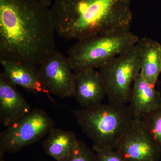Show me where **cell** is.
Here are the masks:
<instances>
[{"mask_svg": "<svg viewBox=\"0 0 161 161\" xmlns=\"http://www.w3.org/2000/svg\"><path fill=\"white\" fill-rule=\"evenodd\" d=\"M72 112L82 131L93 142V145L114 150L133 120L129 105L110 102Z\"/></svg>", "mask_w": 161, "mask_h": 161, "instance_id": "3", "label": "cell"}, {"mask_svg": "<svg viewBox=\"0 0 161 161\" xmlns=\"http://www.w3.org/2000/svg\"><path fill=\"white\" fill-rule=\"evenodd\" d=\"M115 150L127 161H158L161 157V150L142 120L131 122Z\"/></svg>", "mask_w": 161, "mask_h": 161, "instance_id": "8", "label": "cell"}, {"mask_svg": "<svg viewBox=\"0 0 161 161\" xmlns=\"http://www.w3.org/2000/svg\"><path fill=\"white\" fill-rule=\"evenodd\" d=\"M39 1L43 3L45 6L50 7L51 6L53 0H39Z\"/></svg>", "mask_w": 161, "mask_h": 161, "instance_id": "18", "label": "cell"}, {"mask_svg": "<svg viewBox=\"0 0 161 161\" xmlns=\"http://www.w3.org/2000/svg\"><path fill=\"white\" fill-rule=\"evenodd\" d=\"M41 82L49 94L60 98L75 97V75L68 57L55 50L38 66Z\"/></svg>", "mask_w": 161, "mask_h": 161, "instance_id": "7", "label": "cell"}, {"mask_svg": "<svg viewBox=\"0 0 161 161\" xmlns=\"http://www.w3.org/2000/svg\"><path fill=\"white\" fill-rule=\"evenodd\" d=\"M31 106L4 76L0 74V120L6 127L29 114Z\"/></svg>", "mask_w": 161, "mask_h": 161, "instance_id": "9", "label": "cell"}, {"mask_svg": "<svg viewBox=\"0 0 161 161\" xmlns=\"http://www.w3.org/2000/svg\"><path fill=\"white\" fill-rule=\"evenodd\" d=\"M98 161H127L117 150L109 148L100 147L93 145Z\"/></svg>", "mask_w": 161, "mask_h": 161, "instance_id": "17", "label": "cell"}, {"mask_svg": "<svg viewBox=\"0 0 161 161\" xmlns=\"http://www.w3.org/2000/svg\"><path fill=\"white\" fill-rule=\"evenodd\" d=\"M137 44L140 51L141 75L155 87L161 73V45L147 37L139 39Z\"/></svg>", "mask_w": 161, "mask_h": 161, "instance_id": "14", "label": "cell"}, {"mask_svg": "<svg viewBox=\"0 0 161 161\" xmlns=\"http://www.w3.org/2000/svg\"><path fill=\"white\" fill-rule=\"evenodd\" d=\"M140 51L136 44L99 68L110 102L128 104L133 82L140 73Z\"/></svg>", "mask_w": 161, "mask_h": 161, "instance_id": "5", "label": "cell"}, {"mask_svg": "<svg viewBox=\"0 0 161 161\" xmlns=\"http://www.w3.org/2000/svg\"><path fill=\"white\" fill-rule=\"evenodd\" d=\"M50 7L39 0H0V60L38 66L56 50Z\"/></svg>", "mask_w": 161, "mask_h": 161, "instance_id": "1", "label": "cell"}, {"mask_svg": "<svg viewBox=\"0 0 161 161\" xmlns=\"http://www.w3.org/2000/svg\"><path fill=\"white\" fill-rule=\"evenodd\" d=\"M75 98L82 108H90L102 103L106 92L98 71L94 68L75 71Z\"/></svg>", "mask_w": 161, "mask_h": 161, "instance_id": "10", "label": "cell"}, {"mask_svg": "<svg viewBox=\"0 0 161 161\" xmlns=\"http://www.w3.org/2000/svg\"><path fill=\"white\" fill-rule=\"evenodd\" d=\"M46 111L35 108L0 134V153H15L42 139L54 128Z\"/></svg>", "mask_w": 161, "mask_h": 161, "instance_id": "6", "label": "cell"}, {"mask_svg": "<svg viewBox=\"0 0 161 161\" xmlns=\"http://www.w3.org/2000/svg\"><path fill=\"white\" fill-rule=\"evenodd\" d=\"M132 0H53L50 7L57 34L77 40L130 30Z\"/></svg>", "mask_w": 161, "mask_h": 161, "instance_id": "2", "label": "cell"}, {"mask_svg": "<svg viewBox=\"0 0 161 161\" xmlns=\"http://www.w3.org/2000/svg\"><path fill=\"white\" fill-rule=\"evenodd\" d=\"M4 76L15 86H19L26 91L37 95L43 93L52 101L49 92L40 80L38 66L20 61L0 60Z\"/></svg>", "mask_w": 161, "mask_h": 161, "instance_id": "11", "label": "cell"}, {"mask_svg": "<svg viewBox=\"0 0 161 161\" xmlns=\"http://www.w3.org/2000/svg\"><path fill=\"white\" fill-rule=\"evenodd\" d=\"M47 136L42 143L44 152L57 161H70L79 141L75 132L54 127Z\"/></svg>", "mask_w": 161, "mask_h": 161, "instance_id": "13", "label": "cell"}, {"mask_svg": "<svg viewBox=\"0 0 161 161\" xmlns=\"http://www.w3.org/2000/svg\"><path fill=\"white\" fill-rule=\"evenodd\" d=\"M141 120L161 151V107L144 115Z\"/></svg>", "mask_w": 161, "mask_h": 161, "instance_id": "15", "label": "cell"}, {"mask_svg": "<svg viewBox=\"0 0 161 161\" xmlns=\"http://www.w3.org/2000/svg\"></svg>", "mask_w": 161, "mask_h": 161, "instance_id": "20", "label": "cell"}, {"mask_svg": "<svg viewBox=\"0 0 161 161\" xmlns=\"http://www.w3.org/2000/svg\"><path fill=\"white\" fill-rule=\"evenodd\" d=\"M3 155L4 154L3 153H0V161H5Z\"/></svg>", "mask_w": 161, "mask_h": 161, "instance_id": "19", "label": "cell"}, {"mask_svg": "<svg viewBox=\"0 0 161 161\" xmlns=\"http://www.w3.org/2000/svg\"><path fill=\"white\" fill-rule=\"evenodd\" d=\"M139 39L130 30L91 36L77 40L69 49L68 58L74 71L99 68L137 44Z\"/></svg>", "mask_w": 161, "mask_h": 161, "instance_id": "4", "label": "cell"}, {"mask_svg": "<svg viewBox=\"0 0 161 161\" xmlns=\"http://www.w3.org/2000/svg\"><path fill=\"white\" fill-rule=\"evenodd\" d=\"M128 103L133 119L141 120L144 115L161 107V95L140 73L132 84Z\"/></svg>", "mask_w": 161, "mask_h": 161, "instance_id": "12", "label": "cell"}, {"mask_svg": "<svg viewBox=\"0 0 161 161\" xmlns=\"http://www.w3.org/2000/svg\"><path fill=\"white\" fill-rule=\"evenodd\" d=\"M70 161H98L94 150L91 149L83 141H78V147Z\"/></svg>", "mask_w": 161, "mask_h": 161, "instance_id": "16", "label": "cell"}]
</instances>
